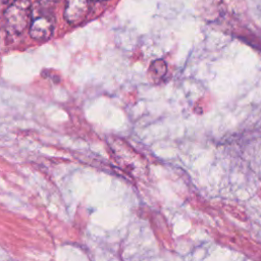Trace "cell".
<instances>
[{
	"mask_svg": "<svg viewBox=\"0 0 261 261\" xmlns=\"http://www.w3.org/2000/svg\"><path fill=\"white\" fill-rule=\"evenodd\" d=\"M50 5L37 2L32 7V20L30 23V35L33 39L44 41L51 37L54 30V16L49 10Z\"/></svg>",
	"mask_w": 261,
	"mask_h": 261,
	"instance_id": "6da1fadb",
	"label": "cell"
},
{
	"mask_svg": "<svg viewBox=\"0 0 261 261\" xmlns=\"http://www.w3.org/2000/svg\"><path fill=\"white\" fill-rule=\"evenodd\" d=\"M6 29L13 35L21 34L31 23L32 4L30 0H13L4 12Z\"/></svg>",
	"mask_w": 261,
	"mask_h": 261,
	"instance_id": "7a4b0ae2",
	"label": "cell"
},
{
	"mask_svg": "<svg viewBox=\"0 0 261 261\" xmlns=\"http://www.w3.org/2000/svg\"><path fill=\"white\" fill-rule=\"evenodd\" d=\"M91 0H66L64 18L70 24L81 23L90 10Z\"/></svg>",
	"mask_w": 261,
	"mask_h": 261,
	"instance_id": "3957f363",
	"label": "cell"
},
{
	"mask_svg": "<svg viewBox=\"0 0 261 261\" xmlns=\"http://www.w3.org/2000/svg\"><path fill=\"white\" fill-rule=\"evenodd\" d=\"M11 32H9L6 28L0 29V53L6 52L13 44L14 37Z\"/></svg>",
	"mask_w": 261,
	"mask_h": 261,
	"instance_id": "277c9868",
	"label": "cell"
},
{
	"mask_svg": "<svg viewBox=\"0 0 261 261\" xmlns=\"http://www.w3.org/2000/svg\"><path fill=\"white\" fill-rule=\"evenodd\" d=\"M13 0H0V16H2L6 10V8L11 4Z\"/></svg>",
	"mask_w": 261,
	"mask_h": 261,
	"instance_id": "5b68a950",
	"label": "cell"
},
{
	"mask_svg": "<svg viewBox=\"0 0 261 261\" xmlns=\"http://www.w3.org/2000/svg\"><path fill=\"white\" fill-rule=\"evenodd\" d=\"M58 0H40V2H42V3H44V4H47V5H52L53 3H55V2H57Z\"/></svg>",
	"mask_w": 261,
	"mask_h": 261,
	"instance_id": "8992f818",
	"label": "cell"
}]
</instances>
